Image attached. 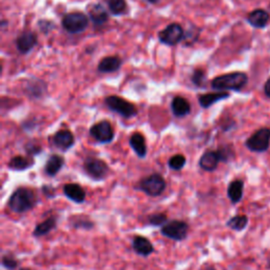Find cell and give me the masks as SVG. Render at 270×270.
Returning <instances> with one entry per match:
<instances>
[{"instance_id":"33","label":"cell","mask_w":270,"mask_h":270,"mask_svg":"<svg viewBox=\"0 0 270 270\" xmlns=\"http://www.w3.org/2000/svg\"><path fill=\"white\" fill-rule=\"evenodd\" d=\"M2 264L5 268L9 269V270H14L18 267L19 265V261L11 254H7L3 257L2 259Z\"/></svg>"},{"instance_id":"30","label":"cell","mask_w":270,"mask_h":270,"mask_svg":"<svg viewBox=\"0 0 270 270\" xmlns=\"http://www.w3.org/2000/svg\"><path fill=\"white\" fill-rule=\"evenodd\" d=\"M187 160L186 157L183 154H176L169 159L168 161V167L173 171H180L186 166Z\"/></svg>"},{"instance_id":"16","label":"cell","mask_w":270,"mask_h":270,"mask_svg":"<svg viewBox=\"0 0 270 270\" xmlns=\"http://www.w3.org/2000/svg\"><path fill=\"white\" fill-rule=\"evenodd\" d=\"M66 164V160L64 157L60 156V154H52V156L49 157L44 171L46 175L50 178H54L57 175H59L60 171L64 168Z\"/></svg>"},{"instance_id":"34","label":"cell","mask_w":270,"mask_h":270,"mask_svg":"<svg viewBox=\"0 0 270 270\" xmlns=\"http://www.w3.org/2000/svg\"><path fill=\"white\" fill-rule=\"evenodd\" d=\"M25 151L27 152V156L36 157L43 152V147L35 142H29L25 146Z\"/></svg>"},{"instance_id":"10","label":"cell","mask_w":270,"mask_h":270,"mask_svg":"<svg viewBox=\"0 0 270 270\" xmlns=\"http://www.w3.org/2000/svg\"><path fill=\"white\" fill-rule=\"evenodd\" d=\"M185 37L184 29L179 24H171L160 32L159 38L162 44L168 46H176Z\"/></svg>"},{"instance_id":"42","label":"cell","mask_w":270,"mask_h":270,"mask_svg":"<svg viewBox=\"0 0 270 270\" xmlns=\"http://www.w3.org/2000/svg\"><path fill=\"white\" fill-rule=\"evenodd\" d=\"M269 266H270V264H269Z\"/></svg>"},{"instance_id":"35","label":"cell","mask_w":270,"mask_h":270,"mask_svg":"<svg viewBox=\"0 0 270 270\" xmlns=\"http://www.w3.org/2000/svg\"><path fill=\"white\" fill-rule=\"evenodd\" d=\"M218 152L220 154L221 162L223 163H227L231 158H234V150L231 147L222 146L218 149Z\"/></svg>"},{"instance_id":"20","label":"cell","mask_w":270,"mask_h":270,"mask_svg":"<svg viewBox=\"0 0 270 270\" xmlns=\"http://www.w3.org/2000/svg\"><path fill=\"white\" fill-rule=\"evenodd\" d=\"M248 23L254 28L263 29L265 28L270 22V15L267 11L262 9H257L250 13L247 17Z\"/></svg>"},{"instance_id":"8","label":"cell","mask_w":270,"mask_h":270,"mask_svg":"<svg viewBox=\"0 0 270 270\" xmlns=\"http://www.w3.org/2000/svg\"><path fill=\"white\" fill-rule=\"evenodd\" d=\"M89 133L91 137L101 144H110L115 138L114 129L109 121H101L91 126Z\"/></svg>"},{"instance_id":"40","label":"cell","mask_w":270,"mask_h":270,"mask_svg":"<svg viewBox=\"0 0 270 270\" xmlns=\"http://www.w3.org/2000/svg\"><path fill=\"white\" fill-rule=\"evenodd\" d=\"M19 270H31V269H29V268H21Z\"/></svg>"},{"instance_id":"13","label":"cell","mask_w":270,"mask_h":270,"mask_svg":"<svg viewBox=\"0 0 270 270\" xmlns=\"http://www.w3.org/2000/svg\"><path fill=\"white\" fill-rule=\"evenodd\" d=\"M65 197L76 204H83L86 201L87 194L85 189L80 184L69 183L66 184L63 188Z\"/></svg>"},{"instance_id":"1","label":"cell","mask_w":270,"mask_h":270,"mask_svg":"<svg viewBox=\"0 0 270 270\" xmlns=\"http://www.w3.org/2000/svg\"><path fill=\"white\" fill-rule=\"evenodd\" d=\"M38 204L36 192L29 187H18L11 195L8 201V207L14 214L23 215L35 208Z\"/></svg>"},{"instance_id":"36","label":"cell","mask_w":270,"mask_h":270,"mask_svg":"<svg viewBox=\"0 0 270 270\" xmlns=\"http://www.w3.org/2000/svg\"><path fill=\"white\" fill-rule=\"evenodd\" d=\"M38 26H40V29L45 34H48L50 31H52L54 29V24L50 21H46V19H44V21H41L40 23H38Z\"/></svg>"},{"instance_id":"27","label":"cell","mask_w":270,"mask_h":270,"mask_svg":"<svg viewBox=\"0 0 270 270\" xmlns=\"http://www.w3.org/2000/svg\"><path fill=\"white\" fill-rule=\"evenodd\" d=\"M70 224L77 230H91L94 228V222L85 215H74L70 219Z\"/></svg>"},{"instance_id":"9","label":"cell","mask_w":270,"mask_h":270,"mask_svg":"<svg viewBox=\"0 0 270 270\" xmlns=\"http://www.w3.org/2000/svg\"><path fill=\"white\" fill-rule=\"evenodd\" d=\"M246 147L254 152H264L270 145V129L262 128L256 131L246 143Z\"/></svg>"},{"instance_id":"17","label":"cell","mask_w":270,"mask_h":270,"mask_svg":"<svg viewBox=\"0 0 270 270\" xmlns=\"http://www.w3.org/2000/svg\"><path fill=\"white\" fill-rule=\"evenodd\" d=\"M129 145L131 146L134 153L137 154L140 159L146 158L148 149H147L146 139L142 133H140V132L133 133L129 139Z\"/></svg>"},{"instance_id":"25","label":"cell","mask_w":270,"mask_h":270,"mask_svg":"<svg viewBox=\"0 0 270 270\" xmlns=\"http://www.w3.org/2000/svg\"><path fill=\"white\" fill-rule=\"evenodd\" d=\"M122 60L119 56H107L99 64V71L102 73H113L120 70Z\"/></svg>"},{"instance_id":"15","label":"cell","mask_w":270,"mask_h":270,"mask_svg":"<svg viewBox=\"0 0 270 270\" xmlns=\"http://www.w3.org/2000/svg\"><path fill=\"white\" fill-rule=\"evenodd\" d=\"M38 42L37 35L33 32H24L16 40V48L22 54L29 53Z\"/></svg>"},{"instance_id":"2","label":"cell","mask_w":270,"mask_h":270,"mask_svg":"<svg viewBox=\"0 0 270 270\" xmlns=\"http://www.w3.org/2000/svg\"><path fill=\"white\" fill-rule=\"evenodd\" d=\"M248 83V76L243 72H233L220 75L212 80L211 87L219 91H241Z\"/></svg>"},{"instance_id":"7","label":"cell","mask_w":270,"mask_h":270,"mask_svg":"<svg viewBox=\"0 0 270 270\" xmlns=\"http://www.w3.org/2000/svg\"><path fill=\"white\" fill-rule=\"evenodd\" d=\"M89 26V18L82 12L68 13L63 18V27L71 34L84 32Z\"/></svg>"},{"instance_id":"23","label":"cell","mask_w":270,"mask_h":270,"mask_svg":"<svg viewBox=\"0 0 270 270\" xmlns=\"http://www.w3.org/2000/svg\"><path fill=\"white\" fill-rule=\"evenodd\" d=\"M229 96L230 94L225 91H220L216 93H207V94H203L199 96V103L202 108L208 109L212 105H215L216 103L228 99Z\"/></svg>"},{"instance_id":"18","label":"cell","mask_w":270,"mask_h":270,"mask_svg":"<svg viewBox=\"0 0 270 270\" xmlns=\"http://www.w3.org/2000/svg\"><path fill=\"white\" fill-rule=\"evenodd\" d=\"M88 14L95 26H103L109 19L107 10L101 4H92L88 8Z\"/></svg>"},{"instance_id":"24","label":"cell","mask_w":270,"mask_h":270,"mask_svg":"<svg viewBox=\"0 0 270 270\" xmlns=\"http://www.w3.org/2000/svg\"><path fill=\"white\" fill-rule=\"evenodd\" d=\"M244 194V182L242 180H235L227 188V196L233 204L241 202Z\"/></svg>"},{"instance_id":"26","label":"cell","mask_w":270,"mask_h":270,"mask_svg":"<svg viewBox=\"0 0 270 270\" xmlns=\"http://www.w3.org/2000/svg\"><path fill=\"white\" fill-rule=\"evenodd\" d=\"M26 92L31 99H42L47 93V85L40 80H33L31 83L28 84Z\"/></svg>"},{"instance_id":"28","label":"cell","mask_w":270,"mask_h":270,"mask_svg":"<svg viewBox=\"0 0 270 270\" xmlns=\"http://www.w3.org/2000/svg\"><path fill=\"white\" fill-rule=\"evenodd\" d=\"M248 224V218L244 215H239L234 218H231L227 222V226L235 231H242L246 228Z\"/></svg>"},{"instance_id":"41","label":"cell","mask_w":270,"mask_h":270,"mask_svg":"<svg viewBox=\"0 0 270 270\" xmlns=\"http://www.w3.org/2000/svg\"><path fill=\"white\" fill-rule=\"evenodd\" d=\"M208 270H215V269H214V268H212V267H211V268H208Z\"/></svg>"},{"instance_id":"4","label":"cell","mask_w":270,"mask_h":270,"mask_svg":"<svg viewBox=\"0 0 270 270\" xmlns=\"http://www.w3.org/2000/svg\"><path fill=\"white\" fill-rule=\"evenodd\" d=\"M86 175L95 182L104 181L110 173V167L108 164L99 158L88 157L83 165Z\"/></svg>"},{"instance_id":"32","label":"cell","mask_w":270,"mask_h":270,"mask_svg":"<svg viewBox=\"0 0 270 270\" xmlns=\"http://www.w3.org/2000/svg\"><path fill=\"white\" fill-rule=\"evenodd\" d=\"M191 81L195 86L202 88L206 84V74L203 70H196L191 76Z\"/></svg>"},{"instance_id":"19","label":"cell","mask_w":270,"mask_h":270,"mask_svg":"<svg viewBox=\"0 0 270 270\" xmlns=\"http://www.w3.org/2000/svg\"><path fill=\"white\" fill-rule=\"evenodd\" d=\"M34 164H35V161H34L33 157L15 156L9 161L8 168L12 171L22 172V171H26V170L32 168L34 166Z\"/></svg>"},{"instance_id":"22","label":"cell","mask_w":270,"mask_h":270,"mask_svg":"<svg viewBox=\"0 0 270 270\" xmlns=\"http://www.w3.org/2000/svg\"><path fill=\"white\" fill-rule=\"evenodd\" d=\"M171 110L175 117L185 118L191 112V106L189 102L182 98V96H176L171 102Z\"/></svg>"},{"instance_id":"31","label":"cell","mask_w":270,"mask_h":270,"mask_svg":"<svg viewBox=\"0 0 270 270\" xmlns=\"http://www.w3.org/2000/svg\"><path fill=\"white\" fill-rule=\"evenodd\" d=\"M168 221V217L165 214H152L147 218V223L154 227H162Z\"/></svg>"},{"instance_id":"37","label":"cell","mask_w":270,"mask_h":270,"mask_svg":"<svg viewBox=\"0 0 270 270\" xmlns=\"http://www.w3.org/2000/svg\"><path fill=\"white\" fill-rule=\"evenodd\" d=\"M42 191L46 198L48 199H53L55 197V189L52 186L45 185L42 187Z\"/></svg>"},{"instance_id":"21","label":"cell","mask_w":270,"mask_h":270,"mask_svg":"<svg viewBox=\"0 0 270 270\" xmlns=\"http://www.w3.org/2000/svg\"><path fill=\"white\" fill-rule=\"evenodd\" d=\"M57 223H59V218L56 216H51L42 223L38 224L33 230V237L42 238L49 235L51 231L56 229Z\"/></svg>"},{"instance_id":"12","label":"cell","mask_w":270,"mask_h":270,"mask_svg":"<svg viewBox=\"0 0 270 270\" xmlns=\"http://www.w3.org/2000/svg\"><path fill=\"white\" fill-rule=\"evenodd\" d=\"M221 163V158L218 150H207L203 153L199 161L200 168L206 172H214Z\"/></svg>"},{"instance_id":"5","label":"cell","mask_w":270,"mask_h":270,"mask_svg":"<svg viewBox=\"0 0 270 270\" xmlns=\"http://www.w3.org/2000/svg\"><path fill=\"white\" fill-rule=\"evenodd\" d=\"M105 104L112 112L118 113L124 119H132L138 115V109L132 103L126 101L118 95H111L106 98Z\"/></svg>"},{"instance_id":"11","label":"cell","mask_w":270,"mask_h":270,"mask_svg":"<svg viewBox=\"0 0 270 270\" xmlns=\"http://www.w3.org/2000/svg\"><path fill=\"white\" fill-rule=\"evenodd\" d=\"M50 143L59 150L67 152L75 145L74 134L68 129H62L56 131L52 137L49 138Z\"/></svg>"},{"instance_id":"6","label":"cell","mask_w":270,"mask_h":270,"mask_svg":"<svg viewBox=\"0 0 270 270\" xmlns=\"http://www.w3.org/2000/svg\"><path fill=\"white\" fill-rule=\"evenodd\" d=\"M189 225L185 221L171 220L161 227V235L176 242H182L187 239Z\"/></svg>"},{"instance_id":"14","label":"cell","mask_w":270,"mask_h":270,"mask_svg":"<svg viewBox=\"0 0 270 270\" xmlns=\"http://www.w3.org/2000/svg\"><path fill=\"white\" fill-rule=\"evenodd\" d=\"M132 249L133 252L140 257L147 258L154 253L153 244L146 237L135 236L132 241Z\"/></svg>"},{"instance_id":"29","label":"cell","mask_w":270,"mask_h":270,"mask_svg":"<svg viewBox=\"0 0 270 270\" xmlns=\"http://www.w3.org/2000/svg\"><path fill=\"white\" fill-rule=\"evenodd\" d=\"M109 11L113 15H123L127 10L126 0H107Z\"/></svg>"},{"instance_id":"39","label":"cell","mask_w":270,"mask_h":270,"mask_svg":"<svg viewBox=\"0 0 270 270\" xmlns=\"http://www.w3.org/2000/svg\"><path fill=\"white\" fill-rule=\"evenodd\" d=\"M147 2L150 3V4H158L160 0H147Z\"/></svg>"},{"instance_id":"3","label":"cell","mask_w":270,"mask_h":270,"mask_svg":"<svg viewBox=\"0 0 270 270\" xmlns=\"http://www.w3.org/2000/svg\"><path fill=\"white\" fill-rule=\"evenodd\" d=\"M166 187L167 184L164 177L158 172H154L152 175L141 180L138 189L143 191L144 194L149 197L157 198L164 194Z\"/></svg>"},{"instance_id":"38","label":"cell","mask_w":270,"mask_h":270,"mask_svg":"<svg viewBox=\"0 0 270 270\" xmlns=\"http://www.w3.org/2000/svg\"><path fill=\"white\" fill-rule=\"evenodd\" d=\"M264 92H265V95L267 96V98L270 99V77L264 85Z\"/></svg>"}]
</instances>
